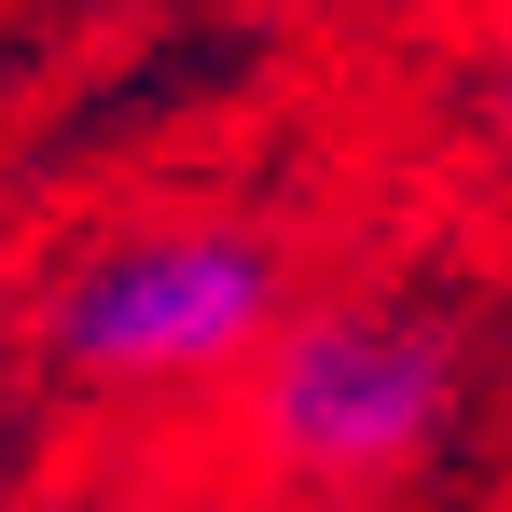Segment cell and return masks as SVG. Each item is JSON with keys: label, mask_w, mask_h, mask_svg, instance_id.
<instances>
[{"label": "cell", "mask_w": 512, "mask_h": 512, "mask_svg": "<svg viewBox=\"0 0 512 512\" xmlns=\"http://www.w3.org/2000/svg\"><path fill=\"white\" fill-rule=\"evenodd\" d=\"M471 374H457V333L416 319V305H319L291 333H263V374H250V429L291 485H402L429 443L457 429Z\"/></svg>", "instance_id": "cell-1"}, {"label": "cell", "mask_w": 512, "mask_h": 512, "mask_svg": "<svg viewBox=\"0 0 512 512\" xmlns=\"http://www.w3.org/2000/svg\"><path fill=\"white\" fill-rule=\"evenodd\" d=\"M277 319H291V263L250 222H153L70 263L42 333L84 388H194V374L263 360Z\"/></svg>", "instance_id": "cell-2"}, {"label": "cell", "mask_w": 512, "mask_h": 512, "mask_svg": "<svg viewBox=\"0 0 512 512\" xmlns=\"http://www.w3.org/2000/svg\"><path fill=\"white\" fill-rule=\"evenodd\" d=\"M499 139H512V70H499Z\"/></svg>", "instance_id": "cell-3"}]
</instances>
